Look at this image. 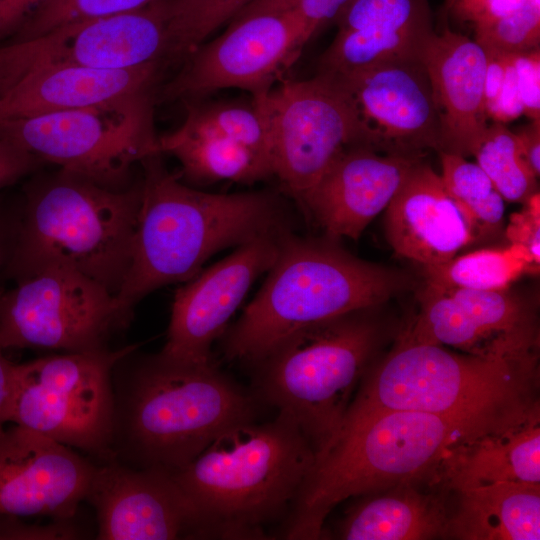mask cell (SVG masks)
Returning a JSON list of instances; mask_svg holds the SVG:
<instances>
[{
    "label": "cell",
    "instance_id": "34",
    "mask_svg": "<svg viewBox=\"0 0 540 540\" xmlns=\"http://www.w3.org/2000/svg\"><path fill=\"white\" fill-rule=\"evenodd\" d=\"M156 0H48L12 37L22 41L57 26L141 9Z\"/></svg>",
    "mask_w": 540,
    "mask_h": 540
},
{
    "label": "cell",
    "instance_id": "47",
    "mask_svg": "<svg viewBox=\"0 0 540 540\" xmlns=\"http://www.w3.org/2000/svg\"><path fill=\"white\" fill-rule=\"evenodd\" d=\"M454 0H446L445 1V8L446 10L450 7V5L453 3Z\"/></svg>",
    "mask_w": 540,
    "mask_h": 540
},
{
    "label": "cell",
    "instance_id": "17",
    "mask_svg": "<svg viewBox=\"0 0 540 540\" xmlns=\"http://www.w3.org/2000/svg\"><path fill=\"white\" fill-rule=\"evenodd\" d=\"M285 231L238 246L230 255L178 288L167 340L160 353L182 362H214L213 342L226 331L228 321L251 285L272 266Z\"/></svg>",
    "mask_w": 540,
    "mask_h": 540
},
{
    "label": "cell",
    "instance_id": "19",
    "mask_svg": "<svg viewBox=\"0 0 540 540\" xmlns=\"http://www.w3.org/2000/svg\"><path fill=\"white\" fill-rule=\"evenodd\" d=\"M86 501L96 513V539H199L196 512L171 472L97 463Z\"/></svg>",
    "mask_w": 540,
    "mask_h": 540
},
{
    "label": "cell",
    "instance_id": "45",
    "mask_svg": "<svg viewBox=\"0 0 540 540\" xmlns=\"http://www.w3.org/2000/svg\"><path fill=\"white\" fill-rule=\"evenodd\" d=\"M4 350L0 343V431L9 418L15 370V364L5 357Z\"/></svg>",
    "mask_w": 540,
    "mask_h": 540
},
{
    "label": "cell",
    "instance_id": "22",
    "mask_svg": "<svg viewBox=\"0 0 540 540\" xmlns=\"http://www.w3.org/2000/svg\"><path fill=\"white\" fill-rule=\"evenodd\" d=\"M419 58L427 71L438 115V151L472 155L489 125L484 105V49L474 39L445 29L429 35Z\"/></svg>",
    "mask_w": 540,
    "mask_h": 540
},
{
    "label": "cell",
    "instance_id": "20",
    "mask_svg": "<svg viewBox=\"0 0 540 540\" xmlns=\"http://www.w3.org/2000/svg\"><path fill=\"white\" fill-rule=\"evenodd\" d=\"M418 161L419 157L349 147L329 165L299 206L326 237L356 240L387 208Z\"/></svg>",
    "mask_w": 540,
    "mask_h": 540
},
{
    "label": "cell",
    "instance_id": "37",
    "mask_svg": "<svg viewBox=\"0 0 540 540\" xmlns=\"http://www.w3.org/2000/svg\"><path fill=\"white\" fill-rule=\"evenodd\" d=\"M523 115L540 120V47L511 53Z\"/></svg>",
    "mask_w": 540,
    "mask_h": 540
},
{
    "label": "cell",
    "instance_id": "40",
    "mask_svg": "<svg viewBox=\"0 0 540 540\" xmlns=\"http://www.w3.org/2000/svg\"><path fill=\"white\" fill-rule=\"evenodd\" d=\"M349 0H289L299 16L307 41L334 21Z\"/></svg>",
    "mask_w": 540,
    "mask_h": 540
},
{
    "label": "cell",
    "instance_id": "3",
    "mask_svg": "<svg viewBox=\"0 0 540 540\" xmlns=\"http://www.w3.org/2000/svg\"><path fill=\"white\" fill-rule=\"evenodd\" d=\"M518 416L486 419L388 408L348 410L338 432L315 455L282 535L323 538L328 514L342 501L407 482L430 483L453 445Z\"/></svg>",
    "mask_w": 540,
    "mask_h": 540
},
{
    "label": "cell",
    "instance_id": "16",
    "mask_svg": "<svg viewBox=\"0 0 540 540\" xmlns=\"http://www.w3.org/2000/svg\"><path fill=\"white\" fill-rule=\"evenodd\" d=\"M325 75L337 83L350 104L359 146L409 157H419L426 149L439 150L434 96L419 57Z\"/></svg>",
    "mask_w": 540,
    "mask_h": 540
},
{
    "label": "cell",
    "instance_id": "21",
    "mask_svg": "<svg viewBox=\"0 0 540 540\" xmlns=\"http://www.w3.org/2000/svg\"><path fill=\"white\" fill-rule=\"evenodd\" d=\"M318 73L341 75L380 62L419 57L434 31L427 0H349Z\"/></svg>",
    "mask_w": 540,
    "mask_h": 540
},
{
    "label": "cell",
    "instance_id": "46",
    "mask_svg": "<svg viewBox=\"0 0 540 540\" xmlns=\"http://www.w3.org/2000/svg\"><path fill=\"white\" fill-rule=\"evenodd\" d=\"M17 215H13L3 209L0 205V274L5 270L10 258L12 246L14 243ZM4 291L0 287V300Z\"/></svg>",
    "mask_w": 540,
    "mask_h": 540
},
{
    "label": "cell",
    "instance_id": "8",
    "mask_svg": "<svg viewBox=\"0 0 540 540\" xmlns=\"http://www.w3.org/2000/svg\"><path fill=\"white\" fill-rule=\"evenodd\" d=\"M537 362L489 359L410 340L363 376L349 409L388 408L458 418L517 416L536 401Z\"/></svg>",
    "mask_w": 540,
    "mask_h": 540
},
{
    "label": "cell",
    "instance_id": "18",
    "mask_svg": "<svg viewBox=\"0 0 540 540\" xmlns=\"http://www.w3.org/2000/svg\"><path fill=\"white\" fill-rule=\"evenodd\" d=\"M97 463L19 425L0 431V515L70 519L86 501Z\"/></svg>",
    "mask_w": 540,
    "mask_h": 540
},
{
    "label": "cell",
    "instance_id": "32",
    "mask_svg": "<svg viewBox=\"0 0 540 540\" xmlns=\"http://www.w3.org/2000/svg\"><path fill=\"white\" fill-rule=\"evenodd\" d=\"M472 155L505 201L524 203L537 192V176L527 164L516 134L493 122Z\"/></svg>",
    "mask_w": 540,
    "mask_h": 540
},
{
    "label": "cell",
    "instance_id": "29",
    "mask_svg": "<svg viewBox=\"0 0 540 540\" xmlns=\"http://www.w3.org/2000/svg\"><path fill=\"white\" fill-rule=\"evenodd\" d=\"M426 284L442 289L504 290L539 266L516 244L476 250L444 263L423 266Z\"/></svg>",
    "mask_w": 540,
    "mask_h": 540
},
{
    "label": "cell",
    "instance_id": "44",
    "mask_svg": "<svg viewBox=\"0 0 540 540\" xmlns=\"http://www.w3.org/2000/svg\"><path fill=\"white\" fill-rule=\"evenodd\" d=\"M518 138L524 158L534 174L540 175V120H530L514 132Z\"/></svg>",
    "mask_w": 540,
    "mask_h": 540
},
{
    "label": "cell",
    "instance_id": "12",
    "mask_svg": "<svg viewBox=\"0 0 540 540\" xmlns=\"http://www.w3.org/2000/svg\"><path fill=\"white\" fill-rule=\"evenodd\" d=\"M129 322L104 286L63 266L46 267L17 281L0 300L4 349L102 351L108 349L111 335Z\"/></svg>",
    "mask_w": 540,
    "mask_h": 540
},
{
    "label": "cell",
    "instance_id": "4",
    "mask_svg": "<svg viewBox=\"0 0 540 540\" xmlns=\"http://www.w3.org/2000/svg\"><path fill=\"white\" fill-rule=\"evenodd\" d=\"M315 453L296 422L233 426L172 472L199 523V539H265L264 526L286 516Z\"/></svg>",
    "mask_w": 540,
    "mask_h": 540
},
{
    "label": "cell",
    "instance_id": "35",
    "mask_svg": "<svg viewBox=\"0 0 540 540\" xmlns=\"http://www.w3.org/2000/svg\"><path fill=\"white\" fill-rule=\"evenodd\" d=\"M485 52L519 53L540 47V0H525L514 13L474 33Z\"/></svg>",
    "mask_w": 540,
    "mask_h": 540
},
{
    "label": "cell",
    "instance_id": "13",
    "mask_svg": "<svg viewBox=\"0 0 540 540\" xmlns=\"http://www.w3.org/2000/svg\"><path fill=\"white\" fill-rule=\"evenodd\" d=\"M274 176L298 205L329 165L347 148L359 146L350 104L337 83L317 73L283 81L262 95Z\"/></svg>",
    "mask_w": 540,
    "mask_h": 540
},
{
    "label": "cell",
    "instance_id": "9",
    "mask_svg": "<svg viewBox=\"0 0 540 540\" xmlns=\"http://www.w3.org/2000/svg\"><path fill=\"white\" fill-rule=\"evenodd\" d=\"M154 90L80 109L0 119V139L101 185L127 186L132 167L160 153Z\"/></svg>",
    "mask_w": 540,
    "mask_h": 540
},
{
    "label": "cell",
    "instance_id": "25",
    "mask_svg": "<svg viewBox=\"0 0 540 540\" xmlns=\"http://www.w3.org/2000/svg\"><path fill=\"white\" fill-rule=\"evenodd\" d=\"M165 63L133 68L66 66L33 72L0 96V119L94 106L154 90Z\"/></svg>",
    "mask_w": 540,
    "mask_h": 540
},
{
    "label": "cell",
    "instance_id": "39",
    "mask_svg": "<svg viewBox=\"0 0 540 540\" xmlns=\"http://www.w3.org/2000/svg\"><path fill=\"white\" fill-rule=\"evenodd\" d=\"M81 528L70 519H54L45 525L27 524L18 517L0 515V539L71 540L83 538Z\"/></svg>",
    "mask_w": 540,
    "mask_h": 540
},
{
    "label": "cell",
    "instance_id": "10",
    "mask_svg": "<svg viewBox=\"0 0 540 540\" xmlns=\"http://www.w3.org/2000/svg\"><path fill=\"white\" fill-rule=\"evenodd\" d=\"M137 347L67 352L15 364L8 422L79 450L96 463L112 460V373Z\"/></svg>",
    "mask_w": 540,
    "mask_h": 540
},
{
    "label": "cell",
    "instance_id": "26",
    "mask_svg": "<svg viewBox=\"0 0 540 540\" xmlns=\"http://www.w3.org/2000/svg\"><path fill=\"white\" fill-rule=\"evenodd\" d=\"M427 482H407L366 495L341 521L345 540H423L446 537L447 492Z\"/></svg>",
    "mask_w": 540,
    "mask_h": 540
},
{
    "label": "cell",
    "instance_id": "31",
    "mask_svg": "<svg viewBox=\"0 0 540 540\" xmlns=\"http://www.w3.org/2000/svg\"><path fill=\"white\" fill-rule=\"evenodd\" d=\"M254 0H162L165 17L164 62L185 60L214 31Z\"/></svg>",
    "mask_w": 540,
    "mask_h": 540
},
{
    "label": "cell",
    "instance_id": "15",
    "mask_svg": "<svg viewBox=\"0 0 540 540\" xmlns=\"http://www.w3.org/2000/svg\"><path fill=\"white\" fill-rule=\"evenodd\" d=\"M407 331L417 342L513 362H537L539 333L534 309L504 290L425 286Z\"/></svg>",
    "mask_w": 540,
    "mask_h": 540
},
{
    "label": "cell",
    "instance_id": "2",
    "mask_svg": "<svg viewBox=\"0 0 540 540\" xmlns=\"http://www.w3.org/2000/svg\"><path fill=\"white\" fill-rule=\"evenodd\" d=\"M112 460L135 469L174 472L263 406L215 362L177 361L160 352L112 373Z\"/></svg>",
    "mask_w": 540,
    "mask_h": 540
},
{
    "label": "cell",
    "instance_id": "6",
    "mask_svg": "<svg viewBox=\"0 0 540 540\" xmlns=\"http://www.w3.org/2000/svg\"><path fill=\"white\" fill-rule=\"evenodd\" d=\"M141 182L124 189L60 169L26 190L6 275L16 282L63 266L114 296L128 272Z\"/></svg>",
    "mask_w": 540,
    "mask_h": 540
},
{
    "label": "cell",
    "instance_id": "33",
    "mask_svg": "<svg viewBox=\"0 0 540 540\" xmlns=\"http://www.w3.org/2000/svg\"><path fill=\"white\" fill-rule=\"evenodd\" d=\"M186 111L184 124L201 131L228 137L272 161L267 118L256 98L252 97L250 102L187 101Z\"/></svg>",
    "mask_w": 540,
    "mask_h": 540
},
{
    "label": "cell",
    "instance_id": "30",
    "mask_svg": "<svg viewBox=\"0 0 540 540\" xmlns=\"http://www.w3.org/2000/svg\"><path fill=\"white\" fill-rule=\"evenodd\" d=\"M441 179L470 227L474 239L498 231L503 224L505 200L485 172L464 156L439 151Z\"/></svg>",
    "mask_w": 540,
    "mask_h": 540
},
{
    "label": "cell",
    "instance_id": "11",
    "mask_svg": "<svg viewBox=\"0 0 540 540\" xmlns=\"http://www.w3.org/2000/svg\"><path fill=\"white\" fill-rule=\"evenodd\" d=\"M289 0H254L228 28L185 59L161 91L164 100H197L213 91L239 88L258 96L269 91L307 43Z\"/></svg>",
    "mask_w": 540,
    "mask_h": 540
},
{
    "label": "cell",
    "instance_id": "38",
    "mask_svg": "<svg viewBox=\"0 0 540 540\" xmlns=\"http://www.w3.org/2000/svg\"><path fill=\"white\" fill-rule=\"evenodd\" d=\"M521 211L510 216L505 235L510 244L522 246L536 265H540V196L532 194Z\"/></svg>",
    "mask_w": 540,
    "mask_h": 540
},
{
    "label": "cell",
    "instance_id": "42",
    "mask_svg": "<svg viewBox=\"0 0 540 540\" xmlns=\"http://www.w3.org/2000/svg\"><path fill=\"white\" fill-rule=\"evenodd\" d=\"M523 115L511 53H508V67L497 100L487 111L488 119L506 124Z\"/></svg>",
    "mask_w": 540,
    "mask_h": 540
},
{
    "label": "cell",
    "instance_id": "28",
    "mask_svg": "<svg viewBox=\"0 0 540 540\" xmlns=\"http://www.w3.org/2000/svg\"><path fill=\"white\" fill-rule=\"evenodd\" d=\"M161 154L174 156L182 175L194 184L231 181L252 184L274 176L272 161L222 135L192 128L184 123L158 137Z\"/></svg>",
    "mask_w": 540,
    "mask_h": 540
},
{
    "label": "cell",
    "instance_id": "14",
    "mask_svg": "<svg viewBox=\"0 0 540 540\" xmlns=\"http://www.w3.org/2000/svg\"><path fill=\"white\" fill-rule=\"evenodd\" d=\"M166 51L162 0L134 11L57 26L0 45V96L23 77L48 68H133L162 61Z\"/></svg>",
    "mask_w": 540,
    "mask_h": 540
},
{
    "label": "cell",
    "instance_id": "7",
    "mask_svg": "<svg viewBox=\"0 0 540 540\" xmlns=\"http://www.w3.org/2000/svg\"><path fill=\"white\" fill-rule=\"evenodd\" d=\"M364 311L302 328L249 365L253 395L289 415L315 455L342 425L379 342V326Z\"/></svg>",
    "mask_w": 540,
    "mask_h": 540
},
{
    "label": "cell",
    "instance_id": "41",
    "mask_svg": "<svg viewBox=\"0 0 540 540\" xmlns=\"http://www.w3.org/2000/svg\"><path fill=\"white\" fill-rule=\"evenodd\" d=\"M40 164L32 155L0 139V191L34 171Z\"/></svg>",
    "mask_w": 540,
    "mask_h": 540
},
{
    "label": "cell",
    "instance_id": "36",
    "mask_svg": "<svg viewBox=\"0 0 540 540\" xmlns=\"http://www.w3.org/2000/svg\"><path fill=\"white\" fill-rule=\"evenodd\" d=\"M525 0H454L447 9L453 18L480 32L517 11Z\"/></svg>",
    "mask_w": 540,
    "mask_h": 540
},
{
    "label": "cell",
    "instance_id": "23",
    "mask_svg": "<svg viewBox=\"0 0 540 540\" xmlns=\"http://www.w3.org/2000/svg\"><path fill=\"white\" fill-rule=\"evenodd\" d=\"M385 231L398 255L423 266L449 261L474 240L440 174L420 160L386 208Z\"/></svg>",
    "mask_w": 540,
    "mask_h": 540
},
{
    "label": "cell",
    "instance_id": "5",
    "mask_svg": "<svg viewBox=\"0 0 540 540\" xmlns=\"http://www.w3.org/2000/svg\"><path fill=\"white\" fill-rule=\"evenodd\" d=\"M253 300L227 328L222 352L250 365L275 344L307 326L369 310L410 285L400 271L364 261L335 239L307 238L292 229Z\"/></svg>",
    "mask_w": 540,
    "mask_h": 540
},
{
    "label": "cell",
    "instance_id": "24",
    "mask_svg": "<svg viewBox=\"0 0 540 540\" xmlns=\"http://www.w3.org/2000/svg\"><path fill=\"white\" fill-rule=\"evenodd\" d=\"M497 482L540 484L538 401L519 417L453 445L430 484L457 493Z\"/></svg>",
    "mask_w": 540,
    "mask_h": 540
},
{
    "label": "cell",
    "instance_id": "27",
    "mask_svg": "<svg viewBox=\"0 0 540 540\" xmlns=\"http://www.w3.org/2000/svg\"><path fill=\"white\" fill-rule=\"evenodd\" d=\"M446 537L462 540H539L540 484L497 482L455 493Z\"/></svg>",
    "mask_w": 540,
    "mask_h": 540
},
{
    "label": "cell",
    "instance_id": "1",
    "mask_svg": "<svg viewBox=\"0 0 540 540\" xmlns=\"http://www.w3.org/2000/svg\"><path fill=\"white\" fill-rule=\"evenodd\" d=\"M162 154L145 158L131 261L117 294L120 313L154 290L187 282L217 252L292 229L290 213L269 191L214 194L183 183L164 166Z\"/></svg>",
    "mask_w": 540,
    "mask_h": 540
},
{
    "label": "cell",
    "instance_id": "43",
    "mask_svg": "<svg viewBox=\"0 0 540 540\" xmlns=\"http://www.w3.org/2000/svg\"><path fill=\"white\" fill-rule=\"evenodd\" d=\"M48 0H0V40L13 37Z\"/></svg>",
    "mask_w": 540,
    "mask_h": 540
}]
</instances>
